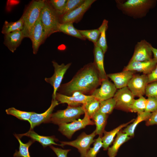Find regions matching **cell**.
Returning a JSON list of instances; mask_svg holds the SVG:
<instances>
[{
  "mask_svg": "<svg viewBox=\"0 0 157 157\" xmlns=\"http://www.w3.org/2000/svg\"><path fill=\"white\" fill-rule=\"evenodd\" d=\"M151 114V113L145 111L138 114L137 118L134 119L132 123L126 127L122 131V132L126 133L130 137L134 136L135 131L138 124L142 121H147L150 117Z\"/></svg>",
  "mask_w": 157,
  "mask_h": 157,
  "instance_id": "cell-24",
  "label": "cell"
},
{
  "mask_svg": "<svg viewBox=\"0 0 157 157\" xmlns=\"http://www.w3.org/2000/svg\"><path fill=\"white\" fill-rule=\"evenodd\" d=\"M146 121L147 126L157 125V110L151 113L150 117Z\"/></svg>",
  "mask_w": 157,
  "mask_h": 157,
  "instance_id": "cell-41",
  "label": "cell"
},
{
  "mask_svg": "<svg viewBox=\"0 0 157 157\" xmlns=\"http://www.w3.org/2000/svg\"><path fill=\"white\" fill-rule=\"evenodd\" d=\"M151 46L145 40L138 42L135 45L133 54L130 61H144L152 59Z\"/></svg>",
  "mask_w": 157,
  "mask_h": 157,
  "instance_id": "cell-14",
  "label": "cell"
},
{
  "mask_svg": "<svg viewBox=\"0 0 157 157\" xmlns=\"http://www.w3.org/2000/svg\"><path fill=\"white\" fill-rule=\"evenodd\" d=\"M6 112L8 115H12L19 119L28 121L29 122L30 118L33 112L21 111L14 107H12L6 109Z\"/></svg>",
  "mask_w": 157,
  "mask_h": 157,
  "instance_id": "cell-32",
  "label": "cell"
},
{
  "mask_svg": "<svg viewBox=\"0 0 157 157\" xmlns=\"http://www.w3.org/2000/svg\"><path fill=\"white\" fill-rule=\"evenodd\" d=\"M134 120V119H133L127 123L121 124L110 131H104V135L101 137L104 150H106L108 149L109 146L113 142L116 135L123 128L126 127L130 123L133 122Z\"/></svg>",
  "mask_w": 157,
  "mask_h": 157,
  "instance_id": "cell-23",
  "label": "cell"
},
{
  "mask_svg": "<svg viewBox=\"0 0 157 157\" xmlns=\"http://www.w3.org/2000/svg\"><path fill=\"white\" fill-rule=\"evenodd\" d=\"M101 81L94 63H90L79 69L70 81L60 85L57 91L68 96L77 92L91 95Z\"/></svg>",
  "mask_w": 157,
  "mask_h": 157,
  "instance_id": "cell-1",
  "label": "cell"
},
{
  "mask_svg": "<svg viewBox=\"0 0 157 157\" xmlns=\"http://www.w3.org/2000/svg\"><path fill=\"white\" fill-rule=\"evenodd\" d=\"M85 1V0H67L62 15L78 8L81 6Z\"/></svg>",
  "mask_w": 157,
  "mask_h": 157,
  "instance_id": "cell-37",
  "label": "cell"
},
{
  "mask_svg": "<svg viewBox=\"0 0 157 157\" xmlns=\"http://www.w3.org/2000/svg\"><path fill=\"white\" fill-rule=\"evenodd\" d=\"M151 49L152 53L154 55L153 58L157 63V49L153 47L152 46Z\"/></svg>",
  "mask_w": 157,
  "mask_h": 157,
  "instance_id": "cell-43",
  "label": "cell"
},
{
  "mask_svg": "<svg viewBox=\"0 0 157 157\" xmlns=\"http://www.w3.org/2000/svg\"><path fill=\"white\" fill-rule=\"evenodd\" d=\"M101 137H102L99 136L97 139L95 140L93 147L90 148L87 151L85 157H96L100 149L103 147V143Z\"/></svg>",
  "mask_w": 157,
  "mask_h": 157,
  "instance_id": "cell-35",
  "label": "cell"
},
{
  "mask_svg": "<svg viewBox=\"0 0 157 157\" xmlns=\"http://www.w3.org/2000/svg\"><path fill=\"white\" fill-rule=\"evenodd\" d=\"M40 17L46 38L51 34L58 32V28L60 23V16L48 1H45Z\"/></svg>",
  "mask_w": 157,
  "mask_h": 157,
  "instance_id": "cell-4",
  "label": "cell"
},
{
  "mask_svg": "<svg viewBox=\"0 0 157 157\" xmlns=\"http://www.w3.org/2000/svg\"><path fill=\"white\" fill-rule=\"evenodd\" d=\"M95 0H85L80 6L60 17V23L70 22L72 23L79 22L84 14L90 7Z\"/></svg>",
  "mask_w": 157,
  "mask_h": 157,
  "instance_id": "cell-9",
  "label": "cell"
},
{
  "mask_svg": "<svg viewBox=\"0 0 157 157\" xmlns=\"http://www.w3.org/2000/svg\"><path fill=\"white\" fill-rule=\"evenodd\" d=\"M157 63L154 58L144 61H130L124 70L137 71L149 74L155 68Z\"/></svg>",
  "mask_w": 157,
  "mask_h": 157,
  "instance_id": "cell-17",
  "label": "cell"
},
{
  "mask_svg": "<svg viewBox=\"0 0 157 157\" xmlns=\"http://www.w3.org/2000/svg\"><path fill=\"white\" fill-rule=\"evenodd\" d=\"M84 114V116L82 119H79L70 123L59 125L58 131L66 137L70 139L76 131L85 128L87 126L94 125L93 121L91 120L86 114Z\"/></svg>",
  "mask_w": 157,
  "mask_h": 157,
  "instance_id": "cell-7",
  "label": "cell"
},
{
  "mask_svg": "<svg viewBox=\"0 0 157 157\" xmlns=\"http://www.w3.org/2000/svg\"><path fill=\"white\" fill-rule=\"evenodd\" d=\"M81 35L96 44L99 38L100 32L98 29L89 30H79Z\"/></svg>",
  "mask_w": 157,
  "mask_h": 157,
  "instance_id": "cell-34",
  "label": "cell"
},
{
  "mask_svg": "<svg viewBox=\"0 0 157 157\" xmlns=\"http://www.w3.org/2000/svg\"><path fill=\"white\" fill-rule=\"evenodd\" d=\"M16 135L19 138L24 136H28L34 141H36L39 142L44 148L53 144L60 146V144L56 143L58 140L54 136L41 135L36 133L33 129H30L25 133Z\"/></svg>",
  "mask_w": 157,
  "mask_h": 157,
  "instance_id": "cell-20",
  "label": "cell"
},
{
  "mask_svg": "<svg viewBox=\"0 0 157 157\" xmlns=\"http://www.w3.org/2000/svg\"><path fill=\"white\" fill-rule=\"evenodd\" d=\"M94 98L91 95H85L79 92L75 93L71 96H68L57 92L55 99L60 103H67L69 106H77L85 104Z\"/></svg>",
  "mask_w": 157,
  "mask_h": 157,
  "instance_id": "cell-12",
  "label": "cell"
},
{
  "mask_svg": "<svg viewBox=\"0 0 157 157\" xmlns=\"http://www.w3.org/2000/svg\"><path fill=\"white\" fill-rule=\"evenodd\" d=\"M100 101L94 98L82 105L86 114L91 119L98 111L100 106Z\"/></svg>",
  "mask_w": 157,
  "mask_h": 157,
  "instance_id": "cell-29",
  "label": "cell"
},
{
  "mask_svg": "<svg viewBox=\"0 0 157 157\" xmlns=\"http://www.w3.org/2000/svg\"><path fill=\"white\" fill-rule=\"evenodd\" d=\"M116 2L118 8L123 13L135 18L144 17L156 3V1L151 0H128L122 3L116 1Z\"/></svg>",
  "mask_w": 157,
  "mask_h": 157,
  "instance_id": "cell-2",
  "label": "cell"
},
{
  "mask_svg": "<svg viewBox=\"0 0 157 157\" xmlns=\"http://www.w3.org/2000/svg\"><path fill=\"white\" fill-rule=\"evenodd\" d=\"M29 38L32 42L33 53L36 54L40 45L47 38L44 29L40 16L31 30Z\"/></svg>",
  "mask_w": 157,
  "mask_h": 157,
  "instance_id": "cell-10",
  "label": "cell"
},
{
  "mask_svg": "<svg viewBox=\"0 0 157 157\" xmlns=\"http://www.w3.org/2000/svg\"><path fill=\"white\" fill-rule=\"evenodd\" d=\"M134 97L127 86L119 89L113 97L116 102L115 108L130 111Z\"/></svg>",
  "mask_w": 157,
  "mask_h": 157,
  "instance_id": "cell-11",
  "label": "cell"
},
{
  "mask_svg": "<svg viewBox=\"0 0 157 157\" xmlns=\"http://www.w3.org/2000/svg\"><path fill=\"white\" fill-rule=\"evenodd\" d=\"M148 83L147 75H134L129 82L127 87L135 96L140 97L145 94Z\"/></svg>",
  "mask_w": 157,
  "mask_h": 157,
  "instance_id": "cell-15",
  "label": "cell"
},
{
  "mask_svg": "<svg viewBox=\"0 0 157 157\" xmlns=\"http://www.w3.org/2000/svg\"><path fill=\"white\" fill-rule=\"evenodd\" d=\"M59 104L56 99H52L50 106L44 112L39 114L33 112L29 120L30 129H33L42 123H49L53 111Z\"/></svg>",
  "mask_w": 157,
  "mask_h": 157,
  "instance_id": "cell-16",
  "label": "cell"
},
{
  "mask_svg": "<svg viewBox=\"0 0 157 157\" xmlns=\"http://www.w3.org/2000/svg\"><path fill=\"white\" fill-rule=\"evenodd\" d=\"M24 25V20L22 16L17 21L9 22L5 21L3 25L1 33L7 34L16 31H22Z\"/></svg>",
  "mask_w": 157,
  "mask_h": 157,
  "instance_id": "cell-26",
  "label": "cell"
},
{
  "mask_svg": "<svg viewBox=\"0 0 157 157\" xmlns=\"http://www.w3.org/2000/svg\"><path fill=\"white\" fill-rule=\"evenodd\" d=\"M104 53L101 49L94 44V63L102 80L108 78L104 66Z\"/></svg>",
  "mask_w": 157,
  "mask_h": 157,
  "instance_id": "cell-21",
  "label": "cell"
},
{
  "mask_svg": "<svg viewBox=\"0 0 157 157\" xmlns=\"http://www.w3.org/2000/svg\"><path fill=\"white\" fill-rule=\"evenodd\" d=\"M45 1H32L22 16L24 20V25L22 31L25 38H29L31 30L40 16Z\"/></svg>",
  "mask_w": 157,
  "mask_h": 157,
  "instance_id": "cell-3",
  "label": "cell"
},
{
  "mask_svg": "<svg viewBox=\"0 0 157 157\" xmlns=\"http://www.w3.org/2000/svg\"><path fill=\"white\" fill-rule=\"evenodd\" d=\"M145 94L148 97L157 98V81L148 84L146 88Z\"/></svg>",
  "mask_w": 157,
  "mask_h": 157,
  "instance_id": "cell-38",
  "label": "cell"
},
{
  "mask_svg": "<svg viewBox=\"0 0 157 157\" xmlns=\"http://www.w3.org/2000/svg\"><path fill=\"white\" fill-rule=\"evenodd\" d=\"M49 147L56 154L57 157H67L68 153L71 150V149H64L56 147L52 145Z\"/></svg>",
  "mask_w": 157,
  "mask_h": 157,
  "instance_id": "cell-40",
  "label": "cell"
},
{
  "mask_svg": "<svg viewBox=\"0 0 157 157\" xmlns=\"http://www.w3.org/2000/svg\"><path fill=\"white\" fill-rule=\"evenodd\" d=\"M108 21L104 19L101 25L98 28L100 32V35L98 41L96 44L101 49L104 54L108 49L106 32L108 28Z\"/></svg>",
  "mask_w": 157,
  "mask_h": 157,
  "instance_id": "cell-28",
  "label": "cell"
},
{
  "mask_svg": "<svg viewBox=\"0 0 157 157\" xmlns=\"http://www.w3.org/2000/svg\"><path fill=\"white\" fill-rule=\"evenodd\" d=\"M85 114L83 106H68L63 110H60L52 113L49 122L59 125L72 122L79 118L82 115Z\"/></svg>",
  "mask_w": 157,
  "mask_h": 157,
  "instance_id": "cell-5",
  "label": "cell"
},
{
  "mask_svg": "<svg viewBox=\"0 0 157 157\" xmlns=\"http://www.w3.org/2000/svg\"><path fill=\"white\" fill-rule=\"evenodd\" d=\"M133 76V71L124 70L121 72L107 74V77L113 82L117 89H119L127 86Z\"/></svg>",
  "mask_w": 157,
  "mask_h": 157,
  "instance_id": "cell-18",
  "label": "cell"
},
{
  "mask_svg": "<svg viewBox=\"0 0 157 157\" xmlns=\"http://www.w3.org/2000/svg\"><path fill=\"white\" fill-rule=\"evenodd\" d=\"M14 135L18 141L19 146V151L16 150L13 155V156L14 157H31L29 151V148L34 141L31 140H30L27 143H24L16 134H15Z\"/></svg>",
  "mask_w": 157,
  "mask_h": 157,
  "instance_id": "cell-30",
  "label": "cell"
},
{
  "mask_svg": "<svg viewBox=\"0 0 157 157\" xmlns=\"http://www.w3.org/2000/svg\"><path fill=\"white\" fill-rule=\"evenodd\" d=\"M130 138V137L123 132L122 131H120L117 134L113 145L108 149V157H115L121 146Z\"/></svg>",
  "mask_w": 157,
  "mask_h": 157,
  "instance_id": "cell-22",
  "label": "cell"
},
{
  "mask_svg": "<svg viewBox=\"0 0 157 157\" xmlns=\"http://www.w3.org/2000/svg\"><path fill=\"white\" fill-rule=\"evenodd\" d=\"M116 104L115 100L113 97L100 101L99 108L97 112L107 115L110 114L115 108Z\"/></svg>",
  "mask_w": 157,
  "mask_h": 157,
  "instance_id": "cell-31",
  "label": "cell"
},
{
  "mask_svg": "<svg viewBox=\"0 0 157 157\" xmlns=\"http://www.w3.org/2000/svg\"><path fill=\"white\" fill-rule=\"evenodd\" d=\"M58 32H63L81 40H85V38L80 33L78 30L74 28L72 23L69 22L60 23L58 26Z\"/></svg>",
  "mask_w": 157,
  "mask_h": 157,
  "instance_id": "cell-27",
  "label": "cell"
},
{
  "mask_svg": "<svg viewBox=\"0 0 157 157\" xmlns=\"http://www.w3.org/2000/svg\"><path fill=\"white\" fill-rule=\"evenodd\" d=\"M24 38L22 31H16L4 35L3 44L10 51L14 53Z\"/></svg>",
  "mask_w": 157,
  "mask_h": 157,
  "instance_id": "cell-19",
  "label": "cell"
},
{
  "mask_svg": "<svg viewBox=\"0 0 157 157\" xmlns=\"http://www.w3.org/2000/svg\"><path fill=\"white\" fill-rule=\"evenodd\" d=\"M108 115L97 112L92 117V119L96 126L95 130L96 135L102 137L104 131Z\"/></svg>",
  "mask_w": 157,
  "mask_h": 157,
  "instance_id": "cell-25",
  "label": "cell"
},
{
  "mask_svg": "<svg viewBox=\"0 0 157 157\" xmlns=\"http://www.w3.org/2000/svg\"><path fill=\"white\" fill-rule=\"evenodd\" d=\"M157 110V98L149 97L147 99L145 111L152 113Z\"/></svg>",
  "mask_w": 157,
  "mask_h": 157,
  "instance_id": "cell-39",
  "label": "cell"
},
{
  "mask_svg": "<svg viewBox=\"0 0 157 157\" xmlns=\"http://www.w3.org/2000/svg\"><path fill=\"white\" fill-rule=\"evenodd\" d=\"M52 62L54 68V73L51 77L49 78H45L44 80L53 88L52 99H56L57 92L60 86L64 75L71 66V63H69L66 65L64 63L59 65L55 61H53Z\"/></svg>",
  "mask_w": 157,
  "mask_h": 157,
  "instance_id": "cell-8",
  "label": "cell"
},
{
  "mask_svg": "<svg viewBox=\"0 0 157 157\" xmlns=\"http://www.w3.org/2000/svg\"><path fill=\"white\" fill-rule=\"evenodd\" d=\"M48 1L60 17L61 16L67 0H50Z\"/></svg>",
  "mask_w": 157,
  "mask_h": 157,
  "instance_id": "cell-36",
  "label": "cell"
},
{
  "mask_svg": "<svg viewBox=\"0 0 157 157\" xmlns=\"http://www.w3.org/2000/svg\"><path fill=\"white\" fill-rule=\"evenodd\" d=\"M147 99L143 96L137 99H134L131 107L130 111L137 113L138 114L145 111Z\"/></svg>",
  "mask_w": 157,
  "mask_h": 157,
  "instance_id": "cell-33",
  "label": "cell"
},
{
  "mask_svg": "<svg viewBox=\"0 0 157 157\" xmlns=\"http://www.w3.org/2000/svg\"><path fill=\"white\" fill-rule=\"evenodd\" d=\"M147 76L148 83L157 81V65L155 68Z\"/></svg>",
  "mask_w": 157,
  "mask_h": 157,
  "instance_id": "cell-42",
  "label": "cell"
},
{
  "mask_svg": "<svg viewBox=\"0 0 157 157\" xmlns=\"http://www.w3.org/2000/svg\"><path fill=\"white\" fill-rule=\"evenodd\" d=\"M101 85L100 88L96 89L91 95L100 101L113 98L117 90L114 83L107 78L102 80Z\"/></svg>",
  "mask_w": 157,
  "mask_h": 157,
  "instance_id": "cell-13",
  "label": "cell"
},
{
  "mask_svg": "<svg viewBox=\"0 0 157 157\" xmlns=\"http://www.w3.org/2000/svg\"><path fill=\"white\" fill-rule=\"evenodd\" d=\"M96 135L95 130L90 134L83 132L74 140L60 142V146L63 147L64 146L68 145L74 147L78 149L80 157H85L91 145L94 142V138Z\"/></svg>",
  "mask_w": 157,
  "mask_h": 157,
  "instance_id": "cell-6",
  "label": "cell"
}]
</instances>
